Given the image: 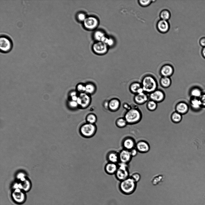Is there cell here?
I'll list each match as a JSON object with an SVG mask.
<instances>
[{"mask_svg":"<svg viewBox=\"0 0 205 205\" xmlns=\"http://www.w3.org/2000/svg\"><path fill=\"white\" fill-rule=\"evenodd\" d=\"M137 183L130 177L120 182L119 188L120 191L125 195H130L136 191Z\"/></svg>","mask_w":205,"mask_h":205,"instance_id":"cell-1","label":"cell"},{"mask_svg":"<svg viewBox=\"0 0 205 205\" xmlns=\"http://www.w3.org/2000/svg\"><path fill=\"white\" fill-rule=\"evenodd\" d=\"M141 83L144 92L146 93L149 94L157 89V82L151 75H147L143 77Z\"/></svg>","mask_w":205,"mask_h":205,"instance_id":"cell-2","label":"cell"},{"mask_svg":"<svg viewBox=\"0 0 205 205\" xmlns=\"http://www.w3.org/2000/svg\"><path fill=\"white\" fill-rule=\"evenodd\" d=\"M124 117L128 124H134L140 121L142 117V114L138 108L131 107L129 110H127Z\"/></svg>","mask_w":205,"mask_h":205,"instance_id":"cell-3","label":"cell"},{"mask_svg":"<svg viewBox=\"0 0 205 205\" xmlns=\"http://www.w3.org/2000/svg\"><path fill=\"white\" fill-rule=\"evenodd\" d=\"M97 129L95 124L86 122L80 126L79 131L80 135L83 137L89 138L93 137L95 134Z\"/></svg>","mask_w":205,"mask_h":205,"instance_id":"cell-4","label":"cell"},{"mask_svg":"<svg viewBox=\"0 0 205 205\" xmlns=\"http://www.w3.org/2000/svg\"><path fill=\"white\" fill-rule=\"evenodd\" d=\"M118 164V168L114 175L116 178L120 182L129 177L130 175L128 164L120 162Z\"/></svg>","mask_w":205,"mask_h":205,"instance_id":"cell-5","label":"cell"},{"mask_svg":"<svg viewBox=\"0 0 205 205\" xmlns=\"http://www.w3.org/2000/svg\"><path fill=\"white\" fill-rule=\"evenodd\" d=\"M77 102L78 105V108L86 109L89 106L91 102V95L85 92L79 93Z\"/></svg>","mask_w":205,"mask_h":205,"instance_id":"cell-6","label":"cell"},{"mask_svg":"<svg viewBox=\"0 0 205 205\" xmlns=\"http://www.w3.org/2000/svg\"><path fill=\"white\" fill-rule=\"evenodd\" d=\"M12 47L11 40L8 36L2 35L0 37V49L3 53H7L10 51Z\"/></svg>","mask_w":205,"mask_h":205,"instance_id":"cell-7","label":"cell"},{"mask_svg":"<svg viewBox=\"0 0 205 205\" xmlns=\"http://www.w3.org/2000/svg\"><path fill=\"white\" fill-rule=\"evenodd\" d=\"M11 197L14 202L18 204L23 203L26 198L24 191L20 189H14L11 194Z\"/></svg>","mask_w":205,"mask_h":205,"instance_id":"cell-8","label":"cell"},{"mask_svg":"<svg viewBox=\"0 0 205 205\" xmlns=\"http://www.w3.org/2000/svg\"><path fill=\"white\" fill-rule=\"evenodd\" d=\"M93 51L96 53L102 55L105 53L108 50V46L104 43L97 41L92 46Z\"/></svg>","mask_w":205,"mask_h":205,"instance_id":"cell-9","label":"cell"},{"mask_svg":"<svg viewBox=\"0 0 205 205\" xmlns=\"http://www.w3.org/2000/svg\"><path fill=\"white\" fill-rule=\"evenodd\" d=\"M149 98L150 100H153L157 103L163 101L165 98V94L164 92L157 89L149 94Z\"/></svg>","mask_w":205,"mask_h":205,"instance_id":"cell-10","label":"cell"},{"mask_svg":"<svg viewBox=\"0 0 205 205\" xmlns=\"http://www.w3.org/2000/svg\"><path fill=\"white\" fill-rule=\"evenodd\" d=\"M84 26L86 29L93 30L95 29L98 24V20L93 17H87L83 22Z\"/></svg>","mask_w":205,"mask_h":205,"instance_id":"cell-11","label":"cell"},{"mask_svg":"<svg viewBox=\"0 0 205 205\" xmlns=\"http://www.w3.org/2000/svg\"><path fill=\"white\" fill-rule=\"evenodd\" d=\"M119 162L128 164L131 161L132 157L130 151L122 149L119 152Z\"/></svg>","mask_w":205,"mask_h":205,"instance_id":"cell-12","label":"cell"},{"mask_svg":"<svg viewBox=\"0 0 205 205\" xmlns=\"http://www.w3.org/2000/svg\"><path fill=\"white\" fill-rule=\"evenodd\" d=\"M136 143L134 140L131 137H127L122 140L121 145L124 149L128 150L135 147Z\"/></svg>","mask_w":205,"mask_h":205,"instance_id":"cell-13","label":"cell"},{"mask_svg":"<svg viewBox=\"0 0 205 205\" xmlns=\"http://www.w3.org/2000/svg\"><path fill=\"white\" fill-rule=\"evenodd\" d=\"M174 71L173 68L171 65L166 64L161 67L160 72L162 77H170L173 74Z\"/></svg>","mask_w":205,"mask_h":205,"instance_id":"cell-14","label":"cell"},{"mask_svg":"<svg viewBox=\"0 0 205 205\" xmlns=\"http://www.w3.org/2000/svg\"><path fill=\"white\" fill-rule=\"evenodd\" d=\"M106 158L107 162L116 164L119 162V152L115 150L109 151L106 155Z\"/></svg>","mask_w":205,"mask_h":205,"instance_id":"cell-15","label":"cell"},{"mask_svg":"<svg viewBox=\"0 0 205 205\" xmlns=\"http://www.w3.org/2000/svg\"><path fill=\"white\" fill-rule=\"evenodd\" d=\"M135 148L138 152L142 153L148 152L150 149L149 143L144 140H140L137 142L136 143Z\"/></svg>","mask_w":205,"mask_h":205,"instance_id":"cell-16","label":"cell"},{"mask_svg":"<svg viewBox=\"0 0 205 205\" xmlns=\"http://www.w3.org/2000/svg\"><path fill=\"white\" fill-rule=\"evenodd\" d=\"M149 98V97L147 93L143 92L135 95L134 100V102L137 104L142 105L147 101Z\"/></svg>","mask_w":205,"mask_h":205,"instance_id":"cell-17","label":"cell"},{"mask_svg":"<svg viewBox=\"0 0 205 205\" xmlns=\"http://www.w3.org/2000/svg\"><path fill=\"white\" fill-rule=\"evenodd\" d=\"M118 168V164L107 162L104 166V170L107 174L115 175Z\"/></svg>","mask_w":205,"mask_h":205,"instance_id":"cell-18","label":"cell"},{"mask_svg":"<svg viewBox=\"0 0 205 205\" xmlns=\"http://www.w3.org/2000/svg\"><path fill=\"white\" fill-rule=\"evenodd\" d=\"M120 105V101L118 98H112L108 101V109L111 112H115L119 108Z\"/></svg>","mask_w":205,"mask_h":205,"instance_id":"cell-19","label":"cell"},{"mask_svg":"<svg viewBox=\"0 0 205 205\" xmlns=\"http://www.w3.org/2000/svg\"><path fill=\"white\" fill-rule=\"evenodd\" d=\"M157 28L160 32L165 33L167 32L170 28V25L167 21L160 20L157 23Z\"/></svg>","mask_w":205,"mask_h":205,"instance_id":"cell-20","label":"cell"},{"mask_svg":"<svg viewBox=\"0 0 205 205\" xmlns=\"http://www.w3.org/2000/svg\"><path fill=\"white\" fill-rule=\"evenodd\" d=\"M175 109L176 111L182 115L187 113L189 107L186 103L181 101L176 104Z\"/></svg>","mask_w":205,"mask_h":205,"instance_id":"cell-21","label":"cell"},{"mask_svg":"<svg viewBox=\"0 0 205 205\" xmlns=\"http://www.w3.org/2000/svg\"><path fill=\"white\" fill-rule=\"evenodd\" d=\"M129 90L131 93L135 95L144 92L141 83L137 82H134L130 84Z\"/></svg>","mask_w":205,"mask_h":205,"instance_id":"cell-22","label":"cell"},{"mask_svg":"<svg viewBox=\"0 0 205 205\" xmlns=\"http://www.w3.org/2000/svg\"><path fill=\"white\" fill-rule=\"evenodd\" d=\"M85 84V92L90 95L94 94L96 91L97 88L95 84L91 82H88Z\"/></svg>","mask_w":205,"mask_h":205,"instance_id":"cell-23","label":"cell"},{"mask_svg":"<svg viewBox=\"0 0 205 205\" xmlns=\"http://www.w3.org/2000/svg\"><path fill=\"white\" fill-rule=\"evenodd\" d=\"M95 39L98 41H101L104 43L107 38L103 32L97 31L95 32L94 35Z\"/></svg>","mask_w":205,"mask_h":205,"instance_id":"cell-24","label":"cell"},{"mask_svg":"<svg viewBox=\"0 0 205 205\" xmlns=\"http://www.w3.org/2000/svg\"><path fill=\"white\" fill-rule=\"evenodd\" d=\"M172 81L170 77H162L160 80V83L163 88H166L169 87L171 84Z\"/></svg>","mask_w":205,"mask_h":205,"instance_id":"cell-25","label":"cell"},{"mask_svg":"<svg viewBox=\"0 0 205 205\" xmlns=\"http://www.w3.org/2000/svg\"><path fill=\"white\" fill-rule=\"evenodd\" d=\"M182 115L175 111L171 115V121L174 123H178L180 122L182 119Z\"/></svg>","mask_w":205,"mask_h":205,"instance_id":"cell-26","label":"cell"},{"mask_svg":"<svg viewBox=\"0 0 205 205\" xmlns=\"http://www.w3.org/2000/svg\"><path fill=\"white\" fill-rule=\"evenodd\" d=\"M86 122L92 124H95L97 121L96 115L92 113L88 114L86 117Z\"/></svg>","mask_w":205,"mask_h":205,"instance_id":"cell-27","label":"cell"},{"mask_svg":"<svg viewBox=\"0 0 205 205\" xmlns=\"http://www.w3.org/2000/svg\"><path fill=\"white\" fill-rule=\"evenodd\" d=\"M115 124L116 126L119 128H125L128 125L124 117H120L118 118L116 121Z\"/></svg>","mask_w":205,"mask_h":205,"instance_id":"cell-28","label":"cell"},{"mask_svg":"<svg viewBox=\"0 0 205 205\" xmlns=\"http://www.w3.org/2000/svg\"><path fill=\"white\" fill-rule=\"evenodd\" d=\"M191 106L194 109H197L202 106L200 99L197 98H194L191 101Z\"/></svg>","mask_w":205,"mask_h":205,"instance_id":"cell-29","label":"cell"},{"mask_svg":"<svg viewBox=\"0 0 205 205\" xmlns=\"http://www.w3.org/2000/svg\"><path fill=\"white\" fill-rule=\"evenodd\" d=\"M157 103L153 100H150L147 102L146 104L147 108L150 111H154L157 108Z\"/></svg>","mask_w":205,"mask_h":205,"instance_id":"cell-30","label":"cell"},{"mask_svg":"<svg viewBox=\"0 0 205 205\" xmlns=\"http://www.w3.org/2000/svg\"><path fill=\"white\" fill-rule=\"evenodd\" d=\"M160 17L161 20L167 21L170 17V14L168 10L164 9L160 12Z\"/></svg>","mask_w":205,"mask_h":205,"instance_id":"cell-31","label":"cell"},{"mask_svg":"<svg viewBox=\"0 0 205 205\" xmlns=\"http://www.w3.org/2000/svg\"><path fill=\"white\" fill-rule=\"evenodd\" d=\"M67 103L68 107L70 109L75 110L78 108V105L77 101L68 99Z\"/></svg>","mask_w":205,"mask_h":205,"instance_id":"cell-32","label":"cell"},{"mask_svg":"<svg viewBox=\"0 0 205 205\" xmlns=\"http://www.w3.org/2000/svg\"><path fill=\"white\" fill-rule=\"evenodd\" d=\"M86 89L85 84L83 83H79L77 84L76 86V90L79 94L85 92Z\"/></svg>","mask_w":205,"mask_h":205,"instance_id":"cell-33","label":"cell"},{"mask_svg":"<svg viewBox=\"0 0 205 205\" xmlns=\"http://www.w3.org/2000/svg\"><path fill=\"white\" fill-rule=\"evenodd\" d=\"M191 95L196 98L200 97L202 95V93L200 90L197 88H194L192 89L191 92Z\"/></svg>","mask_w":205,"mask_h":205,"instance_id":"cell-34","label":"cell"},{"mask_svg":"<svg viewBox=\"0 0 205 205\" xmlns=\"http://www.w3.org/2000/svg\"><path fill=\"white\" fill-rule=\"evenodd\" d=\"M135 182L137 183L140 180L141 176L139 173L137 172H134L132 173L129 176Z\"/></svg>","mask_w":205,"mask_h":205,"instance_id":"cell-35","label":"cell"},{"mask_svg":"<svg viewBox=\"0 0 205 205\" xmlns=\"http://www.w3.org/2000/svg\"><path fill=\"white\" fill-rule=\"evenodd\" d=\"M139 5L143 7H146L149 5L151 3V0H139Z\"/></svg>","mask_w":205,"mask_h":205,"instance_id":"cell-36","label":"cell"},{"mask_svg":"<svg viewBox=\"0 0 205 205\" xmlns=\"http://www.w3.org/2000/svg\"><path fill=\"white\" fill-rule=\"evenodd\" d=\"M77 17L79 21L83 22L87 17L85 14L81 13L78 14Z\"/></svg>","mask_w":205,"mask_h":205,"instance_id":"cell-37","label":"cell"},{"mask_svg":"<svg viewBox=\"0 0 205 205\" xmlns=\"http://www.w3.org/2000/svg\"><path fill=\"white\" fill-rule=\"evenodd\" d=\"M104 43L108 46H111L113 44L114 41L112 39L107 38L106 40Z\"/></svg>","mask_w":205,"mask_h":205,"instance_id":"cell-38","label":"cell"},{"mask_svg":"<svg viewBox=\"0 0 205 205\" xmlns=\"http://www.w3.org/2000/svg\"><path fill=\"white\" fill-rule=\"evenodd\" d=\"M79 93L75 90H72L70 91L68 94L69 98H70L72 97L78 95Z\"/></svg>","mask_w":205,"mask_h":205,"instance_id":"cell-39","label":"cell"},{"mask_svg":"<svg viewBox=\"0 0 205 205\" xmlns=\"http://www.w3.org/2000/svg\"><path fill=\"white\" fill-rule=\"evenodd\" d=\"M130 151L132 157L136 156L138 152V151L135 147L130 150Z\"/></svg>","mask_w":205,"mask_h":205,"instance_id":"cell-40","label":"cell"},{"mask_svg":"<svg viewBox=\"0 0 205 205\" xmlns=\"http://www.w3.org/2000/svg\"><path fill=\"white\" fill-rule=\"evenodd\" d=\"M199 43L200 45L203 47H205V37L201 38L199 40Z\"/></svg>","mask_w":205,"mask_h":205,"instance_id":"cell-41","label":"cell"},{"mask_svg":"<svg viewBox=\"0 0 205 205\" xmlns=\"http://www.w3.org/2000/svg\"><path fill=\"white\" fill-rule=\"evenodd\" d=\"M200 98L202 106L205 107V94L202 95Z\"/></svg>","mask_w":205,"mask_h":205,"instance_id":"cell-42","label":"cell"},{"mask_svg":"<svg viewBox=\"0 0 205 205\" xmlns=\"http://www.w3.org/2000/svg\"><path fill=\"white\" fill-rule=\"evenodd\" d=\"M123 107L125 109L127 110H129L131 108L129 105L126 103H124L123 104Z\"/></svg>","mask_w":205,"mask_h":205,"instance_id":"cell-43","label":"cell"},{"mask_svg":"<svg viewBox=\"0 0 205 205\" xmlns=\"http://www.w3.org/2000/svg\"><path fill=\"white\" fill-rule=\"evenodd\" d=\"M201 54L203 58L205 59V47H203L201 50Z\"/></svg>","mask_w":205,"mask_h":205,"instance_id":"cell-44","label":"cell"},{"mask_svg":"<svg viewBox=\"0 0 205 205\" xmlns=\"http://www.w3.org/2000/svg\"><path fill=\"white\" fill-rule=\"evenodd\" d=\"M108 101H105L104 104V106L105 108H107L108 109Z\"/></svg>","mask_w":205,"mask_h":205,"instance_id":"cell-45","label":"cell"}]
</instances>
